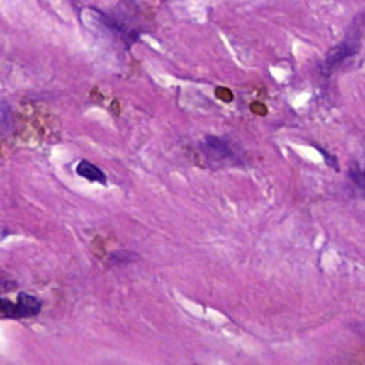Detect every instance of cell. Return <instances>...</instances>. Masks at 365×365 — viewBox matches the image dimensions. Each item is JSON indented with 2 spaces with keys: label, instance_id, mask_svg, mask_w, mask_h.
Masks as SVG:
<instances>
[{
  "label": "cell",
  "instance_id": "1",
  "mask_svg": "<svg viewBox=\"0 0 365 365\" xmlns=\"http://www.w3.org/2000/svg\"><path fill=\"white\" fill-rule=\"evenodd\" d=\"M42 310V301L35 296L21 293L18 303L12 304L8 300L0 298V311L9 318H29L35 317Z\"/></svg>",
  "mask_w": 365,
  "mask_h": 365
},
{
  "label": "cell",
  "instance_id": "2",
  "mask_svg": "<svg viewBox=\"0 0 365 365\" xmlns=\"http://www.w3.org/2000/svg\"><path fill=\"white\" fill-rule=\"evenodd\" d=\"M359 39H361L359 30L358 29L351 30L341 43H338L335 47H332L330 50V53L325 59V64H324L325 70L331 72V70L337 69L344 60L356 55L359 50V46H361Z\"/></svg>",
  "mask_w": 365,
  "mask_h": 365
},
{
  "label": "cell",
  "instance_id": "3",
  "mask_svg": "<svg viewBox=\"0 0 365 365\" xmlns=\"http://www.w3.org/2000/svg\"><path fill=\"white\" fill-rule=\"evenodd\" d=\"M204 152L217 159H225L232 155L228 143L218 137H207L204 142Z\"/></svg>",
  "mask_w": 365,
  "mask_h": 365
},
{
  "label": "cell",
  "instance_id": "4",
  "mask_svg": "<svg viewBox=\"0 0 365 365\" xmlns=\"http://www.w3.org/2000/svg\"><path fill=\"white\" fill-rule=\"evenodd\" d=\"M76 172L80 177H84L89 181H96V183H100V184H106V174L97 166L91 164L87 160H82L77 164Z\"/></svg>",
  "mask_w": 365,
  "mask_h": 365
},
{
  "label": "cell",
  "instance_id": "5",
  "mask_svg": "<svg viewBox=\"0 0 365 365\" xmlns=\"http://www.w3.org/2000/svg\"><path fill=\"white\" fill-rule=\"evenodd\" d=\"M349 177L352 179V181L358 186V187H364V174L362 172L358 169V166H354L349 169Z\"/></svg>",
  "mask_w": 365,
  "mask_h": 365
},
{
  "label": "cell",
  "instance_id": "6",
  "mask_svg": "<svg viewBox=\"0 0 365 365\" xmlns=\"http://www.w3.org/2000/svg\"><path fill=\"white\" fill-rule=\"evenodd\" d=\"M215 96H217L220 100H223V101H231V100L234 99L232 91H231L230 89H227V87H218V89L215 90Z\"/></svg>",
  "mask_w": 365,
  "mask_h": 365
},
{
  "label": "cell",
  "instance_id": "7",
  "mask_svg": "<svg viewBox=\"0 0 365 365\" xmlns=\"http://www.w3.org/2000/svg\"><path fill=\"white\" fill-rule=\"evenodd\" d=\"M252 111H253L254 114H259V116H266L267 107H266L263 103H253V104H252Z\"/></svg>",
  "mask_w": 365,
  "mask_h": 365
},
{
  "label": "cell",
  "instance_id": "8",
  "mask_svg": "<svg viewBox=\"0 0 365 365\" xmlns=\"http://www.w3.org/2000/svg\"><path fill=\"white\" fill-rule=\"evenodd\" d=\"M318 150H320L321 153H324V156H325L327 159H330V157H328V155H327V153H325V152H324L321 147H318ZM327 162H328V164H330V166H332L335 170H338V164H337L335 162H332V160H331V162H330V160H327Z\"/></svg>",
  "mask_w": 365,
  "mask_h": 365
}]
</instances>
